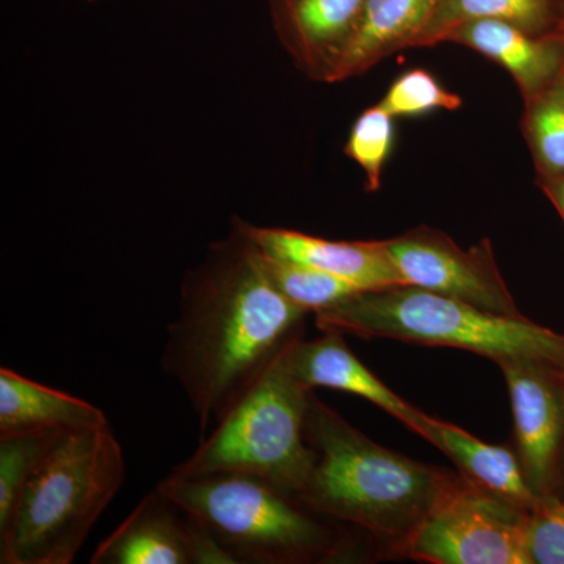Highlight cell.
Instances as JSON below:
<instances>
[{"instance_id": "1", "label": "cell", "mask_w": 564, "mask_h": 564, "mask_svg": "<svg viewBox=\"0 0 564 564\" xmlns=\"http://www.w3.org/2000/svg\"><path fill=\"white\" fill-rule=\"evenodd\" d=\"M306 315L278 291L261 250L234 218L231 234L185 274L161 359L162 372L191 402L202 436L303 337Z\"/></svg>"}, {"instance_id": "2", "label": "cell", "mask_w": 564, "mask_h": 564, "mask_svg": "<svg viewBox=\"0 0 564 564\" xmlns=\"http://www.w3.org/2000/svg\"><path fill=\"white\" fill-rule=\"evenodd\" d=\"M306 436L315 463L300 494L304 502L399 545L458 480L373 443L314 393Z\"/></svg>"}, {"instance_id": "3", "label": "cell", "mask_w": 564, "mask_h": 564, "mask_svg": "<svg viewBox=\"0 0 564 564\" xmlns=\"http://www.w3.org/2000/svg\"><path fill=\"white\" fill-rule=\"evenodd\" d=\"M124 478L110 423L63 433L0 527V563H73Z\"/></svg>"}, {"instance_id": "4", "label": "cell", "mask_w": 564, "mask_h": 564, "mask_svg": "<svg viewBox=\"0 0 564 564\" xmlns=\"http://www.w3.org/2000/svg\"><path fill=\"white\" fill-rule=\"evenodd\" d=\"M315 315L321 332L458 348L505 361H536L564 373V334L527 318L489 313L415 288L392 285L355 293Z\"/></svg>"}, {"instance_id": "5", "label": "cell", "mask_w": 564, "mask_h": 564, "mask_svg": "<svg viewBox=\"0 0 564 564\" xmlns=\"http://www.w3.org/2000/svg\"><path fill=\"white\" fill-rule=\"evenodd\" d=\"M155 488L206 525L232 564L323 562L343 544L302 497L254 475H166Z\"/></svg>"}, {"instance_id": "6", "label": "cell", "mask_w": 564, "mask_h": 564, "mask_svg": "<svg viewBox=\"0 0 564 564\" xmlns=\"http://www.w3.org/2000/svg\"><path fill=\"white\" fill-rule=\"evenodd\" d=\"M288 347L228 415L202 436L198 448L174 466L170 475H254L300 497L315 463L306 436L313 391L293 375Z\"/></svg>"}, {"instance_id": "7", "label": "cell", "mask_w": 564, "mask_h": 564, "mask_svg": "<svg viewBox=\"0 0 564 564\" xmlns=\"http://www.w3.org/2000/svg\"><path fill=\"white\" fill-rule=\"evenodd\" d=\"M530 513L462 477L402 547L411 558L433 564H530Z\"/></svg>"}, {"instance_id": "8", "label": "cell", "mask_w": 564, "mask_h": 564, "mask_svg": "<svg viewBox=\"0 0 564 564\" xmlns=\"http://www.w3.org/2000/svg\"><path fill=\"white\" fill-rule=\"evenodd\" d=\"M404 284L451 296L489 313L522 317L488 239L463 250L437 229H411L383 240Z\"/></svg>"}, {"instance_id": "9", "label": "cell", "mask_w": 564, "mask_h": 564, "mask_svg": "<svg viewBox=\"0 0 564 564\" xmlns=\"http://www.w3.org/2000/svg\"><path fill=\"white\" fill-rule=\"evenodd\" d=\"M510 393L516 455L543 505L558 497L564 451V373L536 361L499 364Z\"/></svg>"}, {"instance_id": "10", "label": "cell", "mask_w": 564, "mask_h": 564, "mask_svg": "<svg viewBox=\"0 0 564 564\" xmlns=\"http://www.w3.org/2000/svg\"><path fill=\"white\" fill-rule=\"evenodd\" d=\"M91 564H232L206 525L158 488L96 549Z\"/></svg>"}, {"instance_id": "11", "label": "cell", "mask_w": 564, "mask_h": 564, "mask_svg": "<svg viewBox=\"0 0 564 564\" xmlns=\"http://www.w3.org/2000/svg\"><path fill=\"white\" fill-rule=\"evenodd\" d=\"M367 0H269L274 33L296 68L333 84Z\"/></svg>"}, {"instance_id": "12", "label": "cell", "mask_w": 564, "mask_h": 564, "mask_svg": "<svg viewBox=\"0 0 564 564\" xmlns=\"http://www.w3.org/2000/svg\"><path fill=\"white\" fill-rule=\"evenodd\" d=\"M239 223L256 247L273 258L314 267L351 282L361 291L406 285L389 258L383 240L340 242L291 229L261 228L243 220Z\"/></svg>"}, {"instance_id": "13", "label": "cell", "mask_w": 564, "mask_h": 564, "mask_svg": "<svg viewBox=\"0 0 564 564\" xmlns=\"http://www.w3.org/2000/svg\"><path fill=\"white\" fill-rule=\"evenodd\" d=\"M444 43L459 44L502 66L529 101L564 73V33L532 35L508 22L478 20L454 29Z\"/></svg>"}, {"instance_id": "14", "label": "cell", "mask_w": 564, "mask_h": 564, "mask_svg": "<svg viewBox=\"0 0 564 564\" xmlns=\"http://www.w3.org/2000/svg\"><path fill=\"white\" fill-rule=\"evenodd\" d=\"M289 367L307 389H337L377 404L397 421L413 429L422 411L404 402L392 389L367 369L345 344L344 334L323 332L314 340H293L288 347Z\"/></svg>"}, {"instance_id": "15", "label": "cell", "mask_w": 564, "mask_h": 564, "mask_svg": "<svg viewBox=\"0 0 564 564\" xmlns=\"http://www.w3.org/2000/svg\"><path fill=\"white\" fill-rule=\"evenodd\" d=\"M443 0H367L333 84L372 69L395 52L417 47Z\"/></svg>"}, {"instance_id": "16", "label": "cell", "mask_w": 564, "mask_h": 564, "mask_svg": "<svg viewBox=\"0 0 564 564\" xmlns=\"http://www.w3.org/2000/svg\"><path fill=\"white\" fill-rule=\"evenodd\" d=\"M411 430L447 455L467 480L521 505L525 510L534 511L540 507L527 485L518 455L510 448L486 444L459 426L425 413Z\"/></svg>"}, {"instance_id": "17", "label": "cell", "mask_w": 564, "mask_h": 564, "mask_svg": "<svg viewBox=\"0 0 564 564\" xmlns=\"http://www.w3.org/2000/svg\"><path fill=\"white\" fill-rule=\"evenodd\" d=\"M107 423V415L95 404L36 383L7 367L0 369V434L76 432Z\"/></svg>"}, {"instance_id": "18", "label": "cell", "mask_w": 564, "mask_h": 564, "mask_svg": "<svg viewBox=\"0 0 564 564\" xmlns=\"http://www.w3.org/2000/svg\"><path fill=\"white\" fill-rule=\"evenodd\" d=\"M478 20L508 22L532 35H558L564 6L563 0H443L417 47L437 46L454 29Z\"/></svg>"}, {"instance_id": "19", "label": "cell", "mask_w": 564, "mask_h": 564, "mask_svg": "<svg viewBox=\"0 0 564 564\" xmlns=\"http://www.w3.org/2000/svg\"><path fill=\"white\" fill-rule=\"evenodd\" d=\"M522 132L532 152L536 184L564 180V76L524 102Z\"/></svg>"}, {"instance_id": "20", "label": "cell", "mask_w": 564, "mask_h": 564, "mask_svg": "<svg viewBox=\"0 0 564 564\" xmlns=\"http://www.w3.org/2000/svg\"><path fill=\"white\" fill-rule=\"evenodd\" d=\"M261 252L263 265L278 291L304 313H322L355 293L362 292L351 282L334 274Z\"/></svg>"}, {"instance_id": "21", "label": "cell", "mask_w": 564, "mask_h": 564, "mask_svg": "<svg viewBox=\"0 0 564 564\" xmlns=\"http://www.w3.org/2000/svg\"><path fill=\"white\" fill-rule=\"evenodd\" d=\"M61 430L0 434V527L9 521L33 470L50 454Z\"/></svg>"}, {"instance_id": "22", "label": "cell", "mask_w": 564, "mask_h": 564, "mask_svg": "<svg viewBox=\"0 0 564 564\" xmlns=\"http://www.w3.org/2000/svg\"><path fill=\"white\" fill-rule=\"evenodd\" d=\"M393 120L395 118L381 106L369 107L352 124L345 144V154L361 166L366 174V187L377 192L381 187L383 170L393 147Z\"/></svg>"}, {"instance_id": "23", "label": "cell", "mask_w": 564, "mask_h": 564, "mask_svg": "<svg viewBox=\"0 0 564 564\" xmlns=\"http://www.w3.org/2000/svg\"><path fill=\"white\" fill-rule=\"evenodd\" d=\"M380 104L393 118H417L436 110H459L463 98L445 90L429 70L415 68L397 77Z\"/></svg>"}, {"instance_id": "24", "label": "cell", "mask_w": 564, "mask_h": 564, "mask_svg": "<svg viewBox=\"0 0 564 564\" xmlns=\"http://www.w3.org/2000/svg\"><path fill=\"white\" fill-rule=\"evenodd\" d=\"M525 545L530 564H564V497L530 513Z\"/></svg>"}, {"instance_id": "25", "label": "cell", "mask_w": 564, "mask_h": 564, "mask_svg": "<svg viewBox=\"0 0 564 564\" xmlns=\"http://www.w3.org/2000/svg\"><path fill=\"white\" fill-rule=\"evenodd\" d=\"M538 185H540V188L544 192V195L551 199V203L554 204L555 209L558 210L560 215H562L564 221V180L545 182V184Z\"/></svg>"}, {"instance_id": "26", "label": "cell", "mask_w": 564, "mask_h": 564, "mask_svg": "<svg viewBox=\"0 0 564 564\" xmlns=\"http://www.w3.org/2000/svg\"><path fill=\"white\" fill-rule=\"evenodd\" d=\"M558 497H564V451H563V459H562V469H560ZM558 497H556V499H558Z\"/></svg>"}, {"instance_id": "27", "label": "cell", "mask_w": 564, "mask_h": 564, "mask_svg": "<svg viewBox=\"0 0 564 564\" xmlns=\"http://www.w3.org/2000/svg\"><path fill=\"white\" fill-rule=\"evenodd\" d=\"M85 2H91V0H85Z\"/></svg>"}, {"instance_id": "28", "label": "cell", "mask_w": 564, "mask_h": 564, "mask_svg": "<svg viewBox=\"0 0 564 564\" xmlns=\"http://www.w3.org/2000/svg\"><path fill=\"white\" fill-rule=\"evenodd\" d=\"M564 33V32H563ZM563 76H564V73H563Z\"/></svg>"}, {"instance_id": "29", "label": "cell", "mask_w": 564, "mask_h": 564, "mask_svg": "<svg viewBox=\"0 0 564 564\" xmlns=\"http://www.w3.org/2000/svg\"><path fill=\"white\" fill-rule=\"evenodd\" d=\"M563 3H564V0H563Z\"/></svg>"}]
</instances>
